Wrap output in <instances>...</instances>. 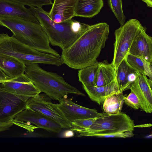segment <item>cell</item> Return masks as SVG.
<instances>
[{
	"label": "cell",
	"instance_id": "obj_1",
	"mask_svg": "<svg viewBox=\"0 0 152 152\" xmlns=\"http://www.w3.org/2000/svg\"><path fill=\"white\" fill-rule=\"evenodd\" d=\"M109 33V26L106 23L89 25L75 42L62 50V64L73 69H80L96 63Z\"/></svg>",
	"mask_w": 152,
	"mask_h": 152
},
{
	"label": "cell",
	"instance_id": "obj_2",
	"mask_svg": "<svg viewBox=\"0 0 152 152\" xmlns=\"http://www.w3.org/2000/svg\"><path fill=\"white\" fill-rule=\"evenodd\" d=\"M46 34L52 45L62 50L68 47L83 33L89 25L72 19L56 23L50 18L49 12L42 7H30Z\"/></svg>",
	"mask_w": 152,
	"mask_h": 152
},
{
	"label": "cell",
	"instance_id": "obj_3",
	"mask_svg": "<svg viewBox=\"0 0 152 152\" xmlns=\"http://www.w3.org/2000/svg\"><path fill=\"white\" fill-rule=\"evenodd\" d=\"M0 26L13 33L18 40L38 51L60 57L50 46L48 38L40 23L19 18L0 17Z\"/></svg>",
	"mask_w": 152,
	"mask_h": 152
},
{
	"label": "cell",
	"instance_id": "obj_4",
	"mask_svg": "<svg viewBox=\"0 0 152 152\" xmlns=\"http://www.w3.org/2000/svg\"><path fill=\"white\" fill-rule=\"evenodd\" d=\"M24 74L40 91L51 99L59 102L66 98L67 95L73 94L85 96V94L68 83L56 73L47 71L38 64L26 65Z\"/></svg>",
	"mask_w": 152,
	"mask_h": 152
},
{
	"label": "cell",
	"instance_id": "obj_5",
	"mask_svg": "<svg viewBox=\"0 0 152 152\" xmlns=\"http://www.w3.org/2000/svg\"><path fill=\"white\" fill-rule=\"evenodd\" d=\"M0 54L15 57L25 65L41 64L59 66L63 64L61 56L38 51L7 34H0Z\"/></svg>",
	"mask_w": 152,
	"mask_h": 152
},
{
	"label": "cell",
	"instance_id": "obj_6",
	"mask_svg": "<svg viewBox=\"0 0 152 152\" xmlns=\"http://www.w3.org/2000/svg\"><path fill=\"white\" fill-rule=\"evenodd\" d=\"M134 121L126 114L121 113L115 114L105 113L97 118L93 124L88 128H71L78 137H95L134 131Z\"/></svg>",
	"mask_w": 152,
	"mask_h": 152
},
{
	"label": "cell",
	"instance_id": "obj_7",
	"mask_svg": "<svg viewBox=\"0 0 152 152\" xmlns=\"http://www.w3.org/2000/svg\"><path fill=\"white\" fill-rule=\"evenodd\" d=\"M143 27L137 20L130 19L115 30L114 54L111 64L116 72L120 64L128 54L136 37Z\"/></svg>",
	"mask_w": 152,
	"mask_h": 152
},
{
	"label": "cell",
	"instance_id": "obj_8",
	"mask_svg": "<svg viewBox=\"0 0 152 152\" xmlns=\"http://www.w3.org/2000/svg\"><path fill=\"white\" fill-rule=\"evenodd\" d=\"M31 96L12 93L0 87V122L12 121L26 108Z\"/></svg>",
	"mask_w": 152,
	"mask_h": 152
},
{
	"label": "cell",
	"instance_id": "obj_9",
	"mask_svg": "<svg viewBox=\"0 0 152 152\" xmlns=\"http://www.w3.org/2000/svg\"><path fill=\"white\" fill-rule=\"evenodd\" d=\"M51 99L46 94H39L30 98L26 108L39 112L59 124L64 129H71V123L66 118L57 104L52 103Z\"/></svg>",
	"mask_w": 152,
	"mask_h": 152
},
{
	"label": "cell",
	"instance_id": "obj_10",
	"mask_svg": "<svg viewBox=\"0 0 152 152\" xmlns=\"http://www.w3.org/2000/svg\"><path fill=\"white\" fill-rule=\"evenodd\" d=\"M67 119L71 123L79 119L97 118L105 113H99L95 109H90L79 105L71 98L63 99L57 104Z\"/></svg>",
	"mask_w": 152,
	"mask_h": 152
},
{
	"label": "cell",
	"instance_id": "obj_11",
	"mask_svg": "<svg viewBox=\"0 0 152 152\" xmlns=\"http://www.w3.org/2000/svg\"><path fill=\"white\" fill-rule=\"evenodd\" d=\"M152 84L147 76L139 73L135 81L128 88L137 96L140 109L147 113L152 112Z\"/></svg>",
	"mask_w": 152,
	"mask_h": 152
},
{
	"label": "cell",
	"instance_id": "obj_12",
	"mask_svg": "<svg viewBox=\"0 0 152 152\" xmlns=\"http://www.w3.org/2000/svg\"><path fill=\"white\" fill-rule=\"evenodd\" d=\"M13 120L29 122L38 128L54 133H58L62 129L59 124L48 117L27 108L19 113Z\"/></svg>",
	"mask_w": 152,
	"mask_h": 152
},
{
	"label": "cell",
	"instance_id": "obj_13",
	"mask_svg": "<svg viewBox=\"0 0 152 152\" xmlns=\"http://www.w3.org/2000/svg\"><path fill=\"white\" fill-rule=\"evenodd\" d=\"M0 87L15 94L35 97L41 92L25 75L0 83Z\"/></svg>",
	"mask_w": 152,
	"mask_h": 152
},
{
	"label": "cell",
	"instance_id": "obj_14",
	"mask_svg": "<svg viewBox=\"0 0 152 152\" xmlns=\"http://www.w3.org/2000/svg\"><path fill=\"white\" fill-rule=\"evenodd\" d=\"M144 26L135 38L128 54L140 57L152 64V37Z\"/></svg>",
	"mask_w": 152,
	"mask_h": 152
},
{
	"label": "cell",
	"instance_id": "obj_15",
	"mask_svg": "<svg viewBox=\"0 0 152 152\" xmlns=\"http://www.w3.org/2000/svg\"><path fill=\"white\" fill-rule=\"evenodd\" d=\"M19 18L39 23L29 8L10 0H0V17Z\"/></svg>",
	"mask_w": 152,
	"mask_h": 152
},
{
	"label": "cell",
	"instance_id": "obj_16",
	"mask_svg": "<svg viewBox=\"0 0 152 152\" xmlns=\"http://www.w3.org/2000/svg\"><path fill=\"white\" fill-rule=\"evenodd\" d=\"M76 0H54L49 12L51 19L56 23H60L74 17Z\"/></svg>",
	"mask_w": 152,
	"mask_h": 152
},
{
	"label": "cell",
	"instance_id": "obj_17",
	"mask_svg": "<svg viewBox=\"0 0 152 152\" xmlns=\"http://www.w3.org/2000/svg\"><path fill=\"white\" fill-rule=\"evenodd\" d=\"M83 89L90 99L99 105H101L108 96L120 92L116 80L103 86H95L83 85Z\"/></svg>",
	"mask_w": 152,
	"mask_h": 152
},
{
	"label": "cell",
	"instance_id": "obj_18",
	"mask_svg": "<svg viewBox=\"0 0 152 152\" xmlns=\"http://www.w3.org/2000/svg\"><path fill=\"white\" fill-rule=\"evenodd\" d=\"M139 73L128 64L126 58L124 59L116 72V80L121 92L128 89L130 86L136 80Z\"/></svg>",
	"mask_w": 152,
	"mask_h": 152
},
{
	"label": "cell",
	"instance_id": "obj_19",
	"mask_svg": "<svg viewBox=\"0 0 152 152\" xmlns=\"http://www.w3.org/2000/svg\"><path fill=\"white\" fill-rule=\"evenodd\" d=\"M103 5V0H76L74 17L92 18L100 12Z\"/></svg>",
	"mask_w": 152,
	"mask_h": 152
},
{
	"label": "cell",
	"instance_id": "obj_20",
	"mask_svg": "<svg viewBox=\"0 0 152 152\" xmlns=\"http://www.w3.org/2000/svg\"><path fill=\"white\" fill-rule=\"evenodd\" d=\"M25 66L15 57L0 54V68L11 78H16L24 74Z\"/></svg>",
	"mask_w": 152,
	"mask_h": 152
},
{
	"label": "cell",
	"instance_id": "obj_21",
	"mask_svg": "<svg viewBox=\"0 0 152 152\" xmlns=\"http://www.w3.org/2000/svg\"><path fill=\"white\" fill-rule=\"evenodd\" d=\"M116 79V72L111 64L107 61L98 62L95 82V86L108 85Z\"/></svg>",
	"mask_w": 152,
	"mask_h": 152
},
{
	"label": "cell",
	"instance_id": "obj_22",
	"mask_svg": "<svg viewBox=\"0 0 152 152\" xmlns=\"http://www.w3.org/2000/svg\"><path fill=\"white\" fill-rule=\"evenodd\" d=\"M126 59L132 67L140 74L148 76L152 82V64L142 58L130 54L127 55Z\"/></svg>",
	"mask_w": 152,
	"mask_h": 152
},
{
	"label": "cell",
	"instance_id": "obj_23",
	"mask_svg": "<svg viewBox=\"0 0 152 152\" xmlns=\"http://www.w3.org/2000/svg\"><path fill=\"white\" fill-rule=\"evenodd\" d=\"M124 103L123 93L110 95L105 98L103 103V110L107 114L120 113Z\"/></svg>",
	"mask_w": 152,
	"mask_h": 152
},
{
	"label": "cell",
	"instance_id": "obj_24",
	"mask_svg": "<svg viewBox=\"0 0 152 152\" xmlns=\"http://www.w3.org/2000/svg\"><path fill=\"white\" fill-rule=\"evenodd\" d=\"M98 62L80 69L78 71L79 80L83 85L95 86L96 73Z\"/></svg>",
	"mask_w": 152,
	"mask_h": 152
},
{
	"label": "cell",
	"instance_id": "obj_25",
	"mask_svg": "<svg viewBox=\"0 0 152 152\" xmlns=\"http://www.w3.org/2000/svg\"><path fill=\"white\" fill-rule=\"evenodd\" d=\"M108 5L121 26L125 21L126 17L123 11L122 0H108Z\"/></svg>",
	"mask_w": 152,
	"mask_h": 152
},
{
	"label": "cell",
	"instance_id": "obj_26",
	"mask_svg": "<svg viewBox=\"0 0 152 152\" xmlns=\"http://www.w3.org/2000/svg\"><path fill=\"white\" fill-rule=\"evenodd\" d=\"M29 7H42L45 5L52 4L51 0H10Z\"/></svg>",
	"mask_w": 152,
	"mask_h": 152
},
{
	"label": "cell",
	"instance_id": "obj_27",
	"mask_svg": "<svg viewBox=\"0 0 152 152\" xmlns=\"http://www.w3.org/2000/svg\"><path fill=\"white\" fill-rule=\"evenodd\" d=\"M124 102L126 105L134 110L140 108V104L138 98L132 91L127 96L123 95Z\"/></svg>",
	"mask_w": 152,
	"mask_h": 152
},
{
	"label": "cell",
	"instance_id": "obj_28",
	"mask_svg": "<svg viewBox=\"0 0 152 152\" xmlns=\"http://www.w3.org/2000/svg\"><path fill=\"white\" fill-rule=\"evenodd\" d=\"M96 118L76 120L71 123V128H88L92 125Z\"/></svg>",
	"mask_w": 152,
	"mask_h": 152
},
{
	"label": "cell",
	"instance_id": "obj_29",
	"mask_svg": "<svg viewBox=\"0 0 152 152\" xmlns=\"http://www.w3.org/2000/svg\"><path fill=\"white\" fill-rule=\"evenodd\" d=\"M12 79L13 78L8 77L6 75L0 68V83L1 82L9 80Z\"/></svg>",
	"mask_w": 152,
	"mask_h": 152
},
{
	"label": "cell",
	"instance_id": "obj_30",
	"mask_svg": "<svg viewBox=\"0 0 152 152\" xmlns=\"http://www.w3.org/2000/svg\"><path fill=\"white\" fill-rule=\"evenodd\" d=\"M10 127L9 124L8 122H0V132L8 130Z\"/></svg>",
	"mask_w": 152,
	"mask_h": 152
},
{
	"label": "cell",
	"instance_id": "obj_31",
	"mask_svg": "<svg viewBox=\"0 0 152 152\" xmlns=\"http://www.w3.org/2000/svg\"><path fill=\"white\" fill-rule=\"evenodd\" d=\"M141 0L145 3L148 7H152V0Z\"/></svg>",
	"mask_w": 152,
	"mask_h": 152
},
{
	"label": "cell",
	"instance_id": "obj_32",
	"mask_svg": "<svg viewBox=\"0 0 152 152\" xmlns=\"http://www.w3.org/2000/svg\"><path fill=\"white\" fill-rule=\"evenodd\" d=\"M152 126L151 124H142L141 125L137 126H134V127H150Z\"/></svg>",
	"mask_w": 152,
	"mask_h": 152
}]
</instances>
